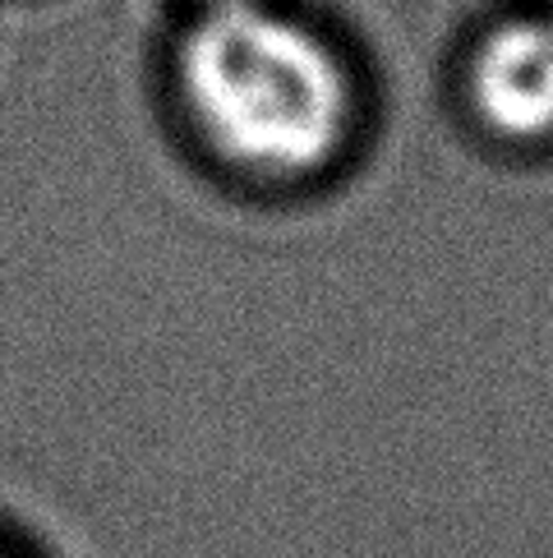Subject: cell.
I'll return each instance as SVG.
<instances>
[{
    "instance_id": "1",
    "label": "cell",
    "mask_w": 553,
    "mask_h": 558,
    "mask_svg": "<svg viewBox=\"0 0 553 558\" xmlns=\"http://www.w3.org/2000/svg\"><path fill=\"white\" fill-rule=\"evenodd\" d=\"M181 97L222 162L300 181L342 153L351 70L328 37L268 0H212L181 43Z\"/></svg>"
},
{
    "instance_id": "2",
    "label": "cell",
    "mask_w": 553,
    "mask_h": 558,
    "mask_svg": "<svg viewBox=\"0 0 553 558\" xmlns=\"http://www.w3.org/2000/svg\"><path fill=\"white\" fill-rule=\"evenodd\" d=\"M470 102L512 144H540L553 134V10L484 33L470 61Z\"/></svg>"
},
{
    "instance_id": "3",
    "label": "cell",
    "mask_w": 553,
    "mask_h": 558,
    "mask_svg": "<svg viewBox=\"0 0 553 558\" xmlns=\"http://www.w3.org/2000/svg\"><path fill=\"white\" fill-rule=\"evenodd\" d=\"M549 10H553V0H549Z\"/></svg>"
},
{
    "instance_id": "4",
    "label": "cell",
    "mask_w": 553,
    "mask_h": 558,
    "mask_svg": "<svg viewBox=\"0 0 553 558\" xmlns=\"http://www.w3.org/2000/svg\"><path fill=\"white\" fill-rule=\"evenodd\" d=\"M208 5H212V0H208Z\"/></svg>"
}]
</instances>
